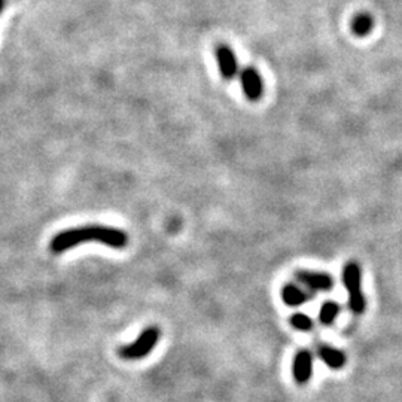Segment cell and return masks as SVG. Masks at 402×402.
<instances>
[{"label": "cell", "instance_id": "277c9868", "mask_svg": "<svg viewBox=\"0 0 402 402\" xmlns=\"http://www.w3.org/2000/svg\"><path fill=\"white\" fill-rule=\"evenodd\" d=\"M295 279L298 283L305 286L308 291L313 292H328L334 287L333 277L328 273L310 271V270H298L295 271Z\"/></svg>", "mask_w": 402, "mask_h": 402}, {"label": "cell", "instance_id": "3957f363", "mask_svg": "<svg viewBox=\"0 0 402 402\" xmlns=\"http://www.w3.org/2000/svg\"><path fill=\"white\" fill-rule=\"evenodd\" d=\"M160 337H161V331L158 326H148L143 329L140 335L134 340L133 343L119 347L118 353L122 359H126V360L143 359L157 347Z\"/></svg>", "mask_w": 402, "mask_h": 402}, {"label": "cell", "instance_id": "52a82bcc", "mask_svg": "<svg viewBox=\"0 0 402 402\" xmlns=\"http://www.w3.org/2000/svg\"><path fill=\"white\" fill-rule=\"evenodd\" d=\"M216 61H218L221 76L225 81H231L239 74V65H237V58L234 51L228 45H219L215 51Z\"/></svg>", "mask_w": 402, "mask_h": 402}, {"label": "cell", "instance_id": "ba28073f", "mask_svg": "<svg viewBox=\"0 0 402 402\" xmlns=\"http://www.w3.org/2000/svg\"><path fill=\"white\" fill-rule=\"evenodd\" d=\"M312 298L313 294L310 291H305L301 286H298L295 283H287L282 287V301L286 305L300 307L307 301H310Z\"/></svg>", "mask_w": 402, "mask_h": 402}, {"label": "cell", "instance_id": "7c38bea8", "mask_svg": "<svg viewBox=\"0 0 402 402\" xmlns=\"http://www.w3.org/2000/svg\"><path fill=\"white\" fill-rule=\"evenodd\" d=\"M290 324L294 329H296V331H301V333H308V331H312L313 326H315V322H313V319L310 316H307L305 313H295L291 316L290 319Z\"/></svg>", "mask_w": 402, "mask_h": 402}, {"label": "cell", "instance_id": "4fadbf2b", "mask_svg": "<svg viewBox=\"0 0 402 402\" xmlns=\"http://www.w3.org/2000/svg\"><path fill=\"white\" fill-rule=\"evenodd\" d=\"M3 6H5V0H0V12H2Z\"/></svg>", "mask_w": 402, "mask_h": 402}, {"label": "cell", "instance_id": "7a4b0ae2", "mask_svg": "<svg viewBox=\"0 0 402 402\" xmlns=\"http://www.w3.org/2000/svg\"><path fill=\"white\" fill-rule=\"evenodd\" d=\"M343 285L349 292V307L355 315H362L367 300L362 292V271L358 262H347L343 268Z\"/></svg>", "mask_w": 402, "mask_h": 402}, {"label": "cell", "instance_id": "6da1fadb", "mask_svg": "<svg viewBox=\"0 0 402 402\" xmlns=\"http://www.w3.org/2000/svg\"><path fill=\"white\" fill-rule=\"evenodd\" d=\"M85 242H99L113 249H124L128 244V235L122 230L112 228V226L87 225L56 234L49 243V249L54 253H63Z\"/></svg>", "mask_w": 402, "mask_h": 402}, {"label": "cell", "instance_id": "9c48e42d", "mask_svg": "<svg viewBox=\"0 0 402 402\" xmlns=\"http://www.w3.org/2000/svg\"><path fill=\"white\" fill-rule=\"evenodd\" d=\"M317 356L321 358V360H324L328 368L331 369H342L347 362L344 352L328 344H322L317 347Z\"/></svg>", "mask_w": 402, "mask_h": 402}, {"label": "cell", "instance_id": "5b68a950", "mask_svg": "<svg viewBox=\"0 0 402 402\" xmlns=\"http://www.w3.org/2000/svg\"><path fill=\"white\" fill-rule=\"evenodd\" d=\"M240 84L247 100L258 101L264 96V81L255 67L247 66L240 72Z\"/></svg>", "mask_w": 402, "mask_h": 402}, {"label": "cell", "instance_id": "8fae6325", "mask_svg": "<svg viewBox=\"0 0 402 402\" xmlns=\"http://www.w3.org/2000/svg\"><path fill=\"white\" fill-rule=\"evenodd\" d=\"M338 315H340V305L334 301H326L322 305L321 312H319V322H321L322 325L329 326L335 322Z\"/></svg>", "mask_w": 402, "mask_h": 402}, {"label": "cell", "instance_id": "8992f818", "mask_svg": "<svg viewBox=\"0 0 402 402\" xmlns=\"http://www.w3.org/2000/svg\"><path fill=\"white\" fill-rule=\"evenodd\" d=\"M292 376L298 385H307L313 376V355L308 350H298L292 362Z\"/></svg>", "mask_w": 402, "mask_h": 402}, {"label": "cell", "instance_id": "30bf717a", "mask_svg": "<svg viewBox=\"0 0 402 402\" xmlns=\"http://www.w3.org/2000/svg\"><path fill=\"white\" fill-rule=\"evenodd\" d=\"M373 27H374L373 17L368 14H359L353 18V22H352V32L360 37L369 35Z\"/></svg>", "mask_w": 402, "mask_h": 402}]
</instances>
